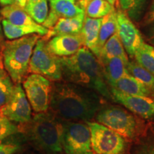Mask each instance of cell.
<instances>
[{
  "label": "cell",
  "instance_id": "cell-36",
  "mask_svg": "<svg viewBox=\"0 0 154 154\" xmlns=\"http://www.w3.org/2000/svg\"><path fill=\"white\" fill-rule=\"evenodd\" d=\"M90 1H91V0H82V1H81V5H82V7H83V8L85 9L86 5H87V4Z\"/></svg>",
  "mask_w": 154,
  "mask_h": 154
},
{
  "label": "cell",
  "instance_id": "cell-21",
  "mask_svg": "<svg viewBox=\"0 0 154 154\" xmlns=\"http://www.w3.org/2000/svg\"><path fill=\"white\" fill-rule=\"evenodd\" d=\"M96 57L99 62H103L113 57H120L126 61H129L117 33H115L107 40Z\"/></svg>",
  "mask_w": 154,
  "mask_h": 154
},
{
  "label": "cell",
  "instance_id": "cell-35",
  "mask_svg": "<svg viewBox=\"0 0 154 154\" xmlns=\"http://www.w3.org/2000/svg\"><path fill=\"white\" fill-rule=\"evenodd\" d=\"M14 0H0V3L3 6L12 5V4H14Z\"/></svg>",
  "mask_w": 154,
  "mask_h": 154
},
{
  "label": "cell",
  "instance_id": "cell-20",
  "mask_svg": "<svg viewBox=\"0 0 154 154\" xmlns=\"http://www.w3.org/2000/svg\"><path fill=\"white\" fill-rule=\"evenodd\" d=\"M102 22V18H91L85 15L84 24L80 34L82 36L84 46L94 53Z\"/></svg>",
  "mask_w": 154,
  "mask_h": 154
},
{
  "label": "cell",
  "instance_id": "cell-5",
  "mask_svg": "<svg viewBox=\"0 0 154 154\" xmlns=\"http://www.w3.org/2000/svg\"><path fill=\"white\" fill-rule=\"evenodd\" d=\"M95 121L118 133L131 142L139 136L146 125L145 120L130 111L113 105L103 106L96 114Z\"/></svg>",
  "mask_w": 154,
  "mask_h": 154
},
{
  "label": "cell",
  "instance_id": "cell-10",
  "mask_svg": "<svg viewBox=\"0 0 154 154\" xmlns=\"http://www.w3.org/2000/svg\"><path fill=\"white\" fill-rule=\"evenodd\" d=\"M0 114L19 124H25L31 120L32 107L20 83L14 84L10 99L0 109Z\"/></svg>",
  "mask_w": 154,
  "mask_h": 154
},
{
  "label": "cell",
  "instance_id": "cell-13",
  "mask_svg": "<svg viewBox=\"0 0 154 154\" xmlns=\"http://www.w3.org/2000/svg\"><path fill=\"white\" fill-rule=\"evenodd\" d=\"M47 46L53 54L59 57H66L74 55L84 47L81 34H61L49 38Z\"/></svg>",
  "mask_w": 154,
  "mask_h": 154
},
{
  "label": "cell",
  "instance_id": "cell-3",
  "mask_svg": "<svg viewBox=\"0 0 154 154\" xmlns=\"http://www.w3.org/2000/svg\"><path fill=\"white\" fill-rule=\"evenodd\" d=\"M18 126L19 133L39 153H63V121L49 111L36 113L29 121L19 124Z\"/></svg>",
  "mask_w": 154,
  "mask_h": 154
},
{
  "label": "cell",
  "instance_id": "cell-18",
  "mask_svg": "<svg viewBox=\"0 0 154 154\" xmlns=\"http://www.w3.org/2000/svg\"><path fill=\"white\" fill-rule=\"evenodd\" d=\"M2 26L4 35L9 40L16 39L22 36L34 34L44 36L47 35L49 30V29L41 24H37L35 26L14 25L5 19H2Z\"/></svg>",
  "mask_w": 154,
  "mask_h": 154
},
{
  "label": "cell",
  "instance_id": "cell-25",
  "mask_svg": "<svg viewBox=\"0 0 154 154\" xmlns=\"http://www.w3.org/2000/svg\"><path fill=\"white\" fill-rule=\"evenodd\" d=\"M127 69L129 74L149 88L154 96V75L138 64L135 60H129L127 64Z\"/></svg>",
  "mask_w": 154,
  "mask_h": 154
},
{
  "label": "cell",
  "instance_id": "cell-33",
  "mask_svg": "<svg viewBox=\"0 0 154 154\" xmlns=\"http://www.w3.org/2000/svg\"><path fill=\"white\" fill-rule=\"evenodd\" d=\"M145 29V36L146 40L154 47V22L146 25Z\"/></svg>",
  "mask_w": 154,
  "mask_h": 154
},
{
  "label": "cell",
  "instance_id": "cell-38",
  "mask_svg": "<svg viewBox=\"0 0 154 154\" xmlns=\"http://www.w3.org/2000/svg\"><path fill=\"white\" fill-rule=\"evenodd\" d=\"M107 2H109V3L111 4V5H112L113 6H114V5H115V3L116 2V1L117 0H106Z\"/></svg>",
  "mask_w": 154,
  "mask_h": 154
},
{
  "label": "cell",
  "instance_id": "cell-28",
  "mask_svg": "<svg viewBox=\"0 0 154 154\" xmlns=\"http://www.w3.org/2000/svg\"><path fill=\"white\" fill-rule=\"evenodd\" d=\"M115 11L114 7L106 0H91L85 8V15L91 18H103Z\"/></svg>",
  "mask_w": 154,
  "mask_h": 154
},
{
  "label": "cell",
  "instance_id": "cell-23",
  "mask_svg": "<svg viewBox=\"0 0 154 154\" xmlns=\"http://www.w3.org/2000/svg\"><path fill=\"white\" fill-rule=\"evenodd\" d=\"M116 11L115 10L102 18L97 44L94 53L96 57L99 54L100 49L104 45L107 40L115 33H116Z\"/></svg>",
  "mask_w": 154,
  "mask_h": 154
},
{
  "label": "cell",
  "instance_id": "cell-24",
  "mask_svg": "<svg viewBox=\"0 0 154 154\" xmlns=\"http://www.w3.org/2000/svg\"><path fill=\"white\" fill-rule=\"evenodd\" d=\"M149 2L150 0H119L121 10L134 22H140L143 18Z\"/></svg>",
  "mask_w": 154,
  "mask_h": 154
},
{
  "label": "cell",
  "instance_id": "cell-42",
  "mask_svg": "<svg viewBox=\"0 0 154 154\" xmlns=\"http://www.w3.org/2000/svg\"><path fill=\"white\" fill-rule=\"evenodd\" d=\"M15 154H17V153H15Z\"/></svg>",
  "mask_w": 154,
  "mask_h": 154
},
{
  "label": "cell",
  "instance_id": "cell-44",
  "mask_svg": "<svg viewBox=\"0 0 154 154\" xmlns=\"http://www.w3.org/2000/svg\"><path fill=\"white\" fill-rule=\"evenodd\" d=\"M0 144H1V143H0Z\"/></svg>",
  "mask_w": 154,
  "mask_h": 154
},
{
  "label": "cell",
  "instance_id": "cell-26",
  "mask_svg": "<svg viewBox=\"0 0 154 154\" xmlns=\"http://www.w3.org/2000/svg\"><path fill=\"white\" fill-rule=\"evenodd\" d=\"M134 60L154 75V47L145 42L138 48L134 56Z\"/></svg>",
  "mask_w": 154,
  "mask_h": 154
},
{
  "label": "cell",
  "instance_id": "cell-30",
  "mask_svg": "<svg viewBox=\"0 0 154 154\" xmlns=\"http://www.w3.org/2000/svg\"><path fill=\"white\" fill-rule=\"evenodd\" d=\"M19 133V126L7 117L0 114V143L4 139Z\"/></svg>",
  "mask_w": 154,
  "mask_h": 154
},
{
  "label": "cell",
  "instance_id": "cell-7",
  "mask_svg": "<svg viewBox=\"0 0 154 154\" xmlns=\"http://www.w3.org/2000/svg\"><path fill=\"white\" fill-rule=\"evenodd\" d=\"M29 73L42 75L51 82L62 80L60 57L53 54L47 46V40L39 38L31 57Z\"/></svg>",
  "mask_w": 154,
  "mask_h": 154
},
{
  "label": "cell",
  "instance_id": "cell-31",
  "mask_svg": "<svg viewBox=\"0 0 154 154\" xmlns=\"http://www.w3.org/2000/svg\"><path fill=\"white\" fill-rule=\"evenodd\" d=\"M22 149L19 143L0 144V154H15Z\"/></svg>",
  "mask_w": 154,
  "mask_h": 154
},
{
  "label": "cell",
  "instance_id": "cell-1",
  "mask_svg": "<svg viewBox=\"0 0 154 154\" xmlns=\"http://www.w3.org/2000/svg\"><path fill=\"white\" fill-rule=\"evenodd\" d=\"M103 98L94 90L61 80L52 82L49 110L62 121H88L103 104Z\"/></svg>",
  "mask_w": 154,
  "mask_h": 154
},
{
  "label": "cell",
  "instance_id": "cell-16",
  "mask_svg": "<svg viewBox=\"0 0 154 154\" xmlns=\"http://www.w3.org/2000/svg\"><path fill=\"white\" fill-rule=\"evenodd\" d=\"M128 61H126L120 57H113L103 62H100L103 76L109 86L122 77L130 74L127 69Z\"/></svg>",
  "mask_w": 154,
  "mask_h": 154
},
{
  "label": "cell",
  "instance_id": "cell-4",
  "mask_svg": "<svg viewBox=\"0 0 154 154\" xmlns=\"http://www.w3.org/2000/svg\"><path fill=\"white\" fill-rule=\"evenodd\" d=\"M39 38L38 34H30L5 42L2 46L3 66L14 84H21L27 76L31 57Z\"/></svg>",
  "mask_w": 154,
  "mask_h": 154
},
{
  "label": "cell",
  "instance_id": "cell-15",
  "mask_svg": "<svg viewBox=\"0 0 154 154\" xmlns=\"http://www.w3.org/2000/svg\"><path fill=\"white\" fill-rule=\"evenodd\" d=\"M85 13L70 18H60L54 26L49 29V32L43 38L48 40L53 36L61 34H80L84 24Z\"/></svg>",
  "mask_w": 154,
  "mask_h": 154
},
{
  "label": "cell",
  "instance_id": "cell-32",
  "mask_svg": "<svg viewBox=\"0 0 154 154\" xmlns=\"http://www.w3.org/2000/svg\"><path fill=\"white\" fill-rule=\"evenodd\" d=\"M154 22V0H152L149 9H148L147 12L144 15L143 18V24L144 26L151 24Z\"/></svg>",
  "mask_w": 154,
  "mask_h": 154
},
{
  "label": "cell",
  "instance_id": "cell-37",
  "mask_svg": "<svg viewBox=\"0 0 154 154\" xmlns=\"http://www.w3.org/2000/svg\"><path fill=\"white\" fill-rule=\"evenodd\" d=\"M0 68H4L3 61H2V56L1 51H0Z\"/></svg>",
  "mask_w": 154,
  "mask_h": 154
},
{
  "label": "cell",
  "instance_id": "cell-9",
  "mask_svg": "<svg viewBox=\"0 0 154 154\" xmlns=\"http://www.w3.org/2000/svg\"><path fill=\"white\" fill-rule=\"evenodd\" d=\"M23 82V88L34 112H46L49 110L52 82L34 73L29 74Z\"/></svg>",
  "mask_w": 154,
  "mask_h": 154
},
{
  "label": "cell",
  "instance_id": "cell-17",
  "mask_svg": "<svg viewBox=\"0 0 154 154\" xmlns=\"http://www.w3.org/2000/svg\"><path fill=\"white\" fill-rule=\"evenodd\" d=\"M132 142L128 154H154V120L146 123L143 131Z\"/></svg>",
  "mask_w": 154,
  "mask_h": 154
},
{
  "label": "cell",
  "instance_id": "cell-22",
  "mask_svg": "<svg viewBox=\"0 0 154 154\" xmlns=\"http://www.w3.org/2000/svg\"><path fill=\"white\" fill-rule=\"evenodd\" d=\"M0 13L3 19L14 25L35 26L38 24L34 22L24 9L14 4L5 6Z\"/></svg>",
  "mask_w": 154,
  "mask_h": 154
},
{
  "label": "cell",
  "instance_id": "cell-39",
  "mask_svg": "<svg viewBox=\"0 0 154 154\" xmlns=\"http://www.w3.org/2000/svg\"><path fill=\"white\" fill-rule=\"evenodd\" d=\"M38 0H28L27 2H37Z\"/></svg>",
  "mask_w": 154,
  "mask_h": 154
},
{
  "label": "cell",
  "instance_id": "cell-14",
  "mask_svg": "<svg viewBox=\"0 0 154 154\" xmlns=\"http://www.w3.org/2000/svg\"><path fill=\"white\" fill-rule=\"evenodd\" d=\"M51 10L42 25L47 29L54 26L60 18H70L85 13V9L76 4V0H49Z\"/></svg>",
  "mask_w": 154,
  "mask_h": 154
},
{
  "label": "cell",
  "instance_id": "cell-2",
  "mask_svg": "<svg viewBox=\"0 0 154 154\" xmlns=\"http://www.w3.org/2000/svg\"><path fill=\"white\" fill-rule=\"evenodd\" d=\"M60 61L62 80L94 90L106 101L112 100L101 63L87 47L84 46L70 57H60Z\"/></svg>",
  "mask_w": 154,
  "mask_h": 154
},
{
  "label": "cell",
  "instance_id": "cell-6",
  "mask_svg": "<svg viewBox=\"0 0 154 154\" xmlns=\"http://www.w3.org/2000/svg\"><path fill=\"white\" fill-rule=\"evenodd\" d=\"M91 132V146L98 154H128L131 141L98 122L86 121Z\"/></svg>",
  "mask_w": 154,
  "mask_h": 154
},
{
  "label": "cell",
  "instance_id": "cell-27",
  "mask_svg": "<svg viewBox=\"0 0 154 154\" xmlns=\"http://www.w3.org/2000/svg\"><path fill=\"white\" fill-rule=\"evenodd\" d=\"M24 9L34 22L38 24H42L49 14L48 0H38L35 2H27Z\"/></svg>",
  "mask_w": 154,
  "mask_h": 154
},
{
  "label": "cell",
  "instance_id": "cell-34",
  "mask_svg": "<svg viewBox=\"0 0 154 154\" xmlns=\"http://www.w3.org/2000/svg\"><path fill=\"white\" fill-rule=\"evenodd\" d=\"M4 37H3V30L2 26V16L1 13H0V47H2L4 43Z\"/></svg>",
  "mask_w": 154,
  "mask_h": 154
},
{
  "label": "cell",
  "instance_id": "cell-19",
  "mask_svg": "<svg viewBox=\"0 0 154 154\" xmlns=\"http://www.w3.org/2000/svg\"><path fill=\"white\" fill-rule=\"evenodd\" d=\"M109 87L114 88L123 93L130 95L154 97L149 88L131 74L122 77L109 86Z\"/></svg>",
  "mask_w": 154,
  "mask_h": 154
},
{
  "label": "cell",
  "instance_id": "cell-12",
  "mask_svg": "<svg viewBox=\"0 0 154 154\" xmlns=\"http://www.w3.org/2000/svg\"><path fill=\"white\" fill-rule=\"evenodd\" d=\"M116 33L126 54L133 58L144 42L143 36L134 22L121 9L116 11Z\"/></svg>",
  "mask_w": 154,
  "mask_h": 154
},
{
  "label": "cell",
  "instance_id": "cell-8",
  "mask_svg": "<svg viewBox=\"0 0 154 154\" xmlns=\"http://www.w3.org/2000/svg\"><path fill=\"white\" fill-rule=\"evenodd\" d=\"M61 146L65 154H93L91 132L86 122L63 121Z\"/></svg>",
  "mask_w": 154,
  "mask_h": 154
},
{
  "label": "cell",
  "instance_id": "cell-40",
  "mask_svg": "<svg viewBox=\"0 0 154 154\" xmlns=\"http://www.w3.org/2000/svg\"><path fill=\"white\" fill-rule=\"evenodd\" d=\"M29 154H41V153H30Z\"/></svg>",
  "mask_w": 154,
  "mask_h": 154
},
{
  "label": "cell",
  "instance_id": "cell-29",
  "mask_svg": "<svg viewBox=\"0 0 154 154\" xmlns=\"http://www.w3.org/2000/svg\"><path fill=\"white\" fill-rule=\"evenodd\" d=\"M14 86V83L8 73L4 68H0V109L10 99Z\"/></svg>",
  "mask_w": 154,
  "mask_h": 154
},
{
  "label": "cell",
  "instance_id": "cell-43",
  "mask_svg": "<svg viewBox=\"0 0 154 154\" xmlns=\"http://www.w3.org/2000/svg\"><path fill=\"white\" fill-rule=\"evenodd\" d=\"M61 154H62V153H61Z\"/></svg>",
  "mask_w": 154,
  "mask_h": 154
},
{
  "label": "cell",
  "instance_id": "cell-11",
  "mask_svg": "<svg viewBox=\"0 0 154 154\" xmlns=\"http://www.w3.org/2000/svg\"><path fill=\"white\" fill-rule=\"evenodd\" d=\"M112 101L143 120H154V97L130 95L110 87Z\"/></svg>",
  "mask_w": 154,
  "mask_h": 154
},
{
  "label": "cell",
  "instance_id": "cell-41",
  "mask_svg": "<svg viewBox=\"0 0 154 154\" xmlns=\"http://www.w3.org/2000/svg\"><path fill=\"white\" fill-rule=\"evenodd\" d=\"M93 154H98V153H93Z\"/></svg>",
  "mask_w": 154,
  "mask_h": 154
}]
</instances>
